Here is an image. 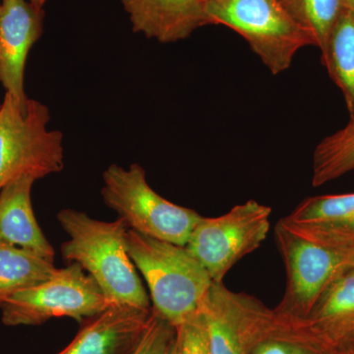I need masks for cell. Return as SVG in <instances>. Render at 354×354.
Returning a JSON list of instances; mask_svg holds the SVG:
<instances>
[{
    "label": "cell",
    "instance_id": "obj_19",
    "mask_svg": "<svg viewBox=\"0 0 354 354\" xmlns=\"http://www.w3.org/2000/svg\"><path fill=\"white\" fill-rule=\"evenodd\" d=\"M291 18L311 35L317 48H325L330 32L346 10L342 0H281Z\"/></svg>",
    "mask_w": 354,
    "mask_h": 354
},
{
    "label": "cell",
    "instance_id": "obj_1",
    "mask_svg": "<svg viewBox=\"0 0 354 354\" xmlns=\"http://www.w3.org/2000/svg\"><path fill=\"white\" fill-rule=\"evenodd\" d=\"M57 218L69 236L60 246L67 265L80 266L99 286L109 304L151 308L150 297L128 254L129 228L120 218L95 220L73 209H62Z\"/></svg>",
    "mask_w": 354,
    "mask_h": 354
},
{
    "label": "cell",
    "instance_id": "obj_9",
    "mask_svg": "<svg viewBox=\"0 0 354 354\" xmlns=\"http://www.w3.org/2000/svg\"><path fill=\"white\" fill-rule=\"evenodd\" d=\"M209 354H250L277 322L276 312L257 298L214 283L202 305Z\"/></svg>",
    "mask_w": 354,
    "mask_h": 354
},
{
    "label": "cell",
    "instance_id": "obj_6",
    "mask_svg": "<svg viewBox=\"0 0 354 354\" xmlns=\"http://www.w3.org/2000/svg\"><path fill=\"white\" fill-rule=\"evenodd\" d=\"M94 279L76 263L60 268L39 285L16 291L0 302L2 323L38 326L68 317L83 322L111 306Z\"/></svg>",
    "mask_w": 354,
    "mask_h": 354
},
{
    "label": "cell",
    "instance_id": "obj_25",
    "mask_svg": "<svg viewBox=\"0 0 354 354\" xmlns=\"http://www.w3.org/2000/svg\"><path fill=\"white\" fill-rule=\"evenodd\" d=\"M169 354H177L176 339V342H174V346H172L171 351H169Z\"/></svg>",
    "mask_w": 354,
    "mask_h": 354
},
{
    "label": "cell",
    "instance_id": "obj_16",
    "mask_svg": "<svg viewBox=\"0 0 354 354\" xmlns=\"http://www.w3.org/2000/svg\"><path fill=\"white\" fill-rule=\"evenodd\" d=\"M322 53V64L342 92L354 120V14L344 10L330 32Z\"/></svg>",
    "mask_w": 354,
    "mask_h": 354
},
{
    "label": "cell",
    "instance_id": "obj_17",
    "mask_svg": "<svg viewBox=\"0 0 354 354\" xmlns=\"http://www.w3.org/2000/svg\"><path fill=\"white\" fill-rule=\"evenodd\" d=\"M55 262L0 242V302L16 291L39 285L57 272Z\"/></svg>",
    "mask_w": 354,
    "mask_h": 354
},
{
    "label": "cell",
    "instance_id": "obj_20",
    "mask_svg": "<svg viewBox=\"0 0 354 354\" xmlns=\"http://www.w3.org/2000/svg\"><path fill=\"white\" fill-rule=\"evenodd\" d=\"M176 334V328L152 308L145 330L131 354H169Z\"/></svg>",
    "mask_w": 354,
    "mask_h": 354
},
{
    "label": "cell",
    "instance_id": "obj_29",
    "mask_svg": "<svg viewBox=\"0 0 354 354\" xmlns=\"http://www.w3.org/2000/svg\"><path fill=\"white\" fill-rule=\"evenodd\" d=\"M0 6H1V0H0Z\"/></svg>",
    "mask_w": 354,
    "mask_h": 354
},
{
    "label": "cell",
    "instance_id": "obj_28",
    "mask_svg": "<svg viewBox=\"0 0 354 354\" xmlns=\"http://www.w3.org/2000/svg\"><path fill=\"white\" fill-rule=\"evenodd\" d=\"M0 109H1V104H0Z\"/></svg>",
    "mask_w": 354,
    "mask_h": 354
},
{
    "label": "cell",
    "instance_id": "obj_2",
    "mask_svg": "<svg viewBox=\"0 0 354 354\" xmlns=\"http://www.w3.org/2000/svg\"><path fill=\"white\" fill-rule=\"evenodd\" d=\"M128 254L150 290L152 308L178 328L202 308L213 281L185 246L128 230Z\"/></svg>",
    "mask_w": 354,
    "mask_h": 354
},
{
    "label": "cell",
    "instance_id": "obj_7",
    "mask_svg": "<svg viewBox=\"0 0 354 354\" xmlns=\"http://www.w3.org/2000/svg\"><path fill=\"white\" fill-rule=\"evenodd\" d=\"M271 215L269 206L248 200L220 216H202L185 247L213 283H223L239 261L262 245L271 227Z\"/></svg>",
    "mask_w": 354,
    "mask_h": 354
},
{
    "label": "cell",
    "instance_id": "obj_21",
    "mask_svg": "<svg viewBox=\"0 0 354 354\" xmlns=\"http://www.w3.org/2000/svg\"><path fill=\"white\" fill-rule=\"evenodd\" d=\"M177 354H209L206 320L202 308L176 328Z\"/></svg>",
    "mask_w": 354,
    "mask_h": 354
},
{
    "label": "cell",
    "instance_id": "obj_26",
    "mask_svg": "<svg viewBox=\"0 0 354 354\" xmlns=\"http://www.w3.org/2000/svg\"><path fill=\"white\" fill-rule=\"evenodd\" d=\"M351 266L354 267V253H353V255H351Z\"/></svg>",
    "mask_w": 354,
    "mask_h": 354
},
{
    "label": "cell",
    "instance_id": "obj_4",
    "mask_svg": "<svg viewBox=\"0 0 354 354\" xmlns=\"http://www.w3.org/2000/svg\"><path fill=\"white\" fill-rule=\"evenodd\" d=\"M205 10L209 25L225 26L241 35L272 75L290 68L301 48L316 46L281 0H209Z\"/></svg>",
    "mask_w": 354,
    "mask_h": 354
},
{
    "label": "cell",
    "instance_id": "obj_13",
    "mask_svg": "<svg viewBox=\"0 0 354 354\" xmlns=\"http://www.w3.org/2000/svg\"><path fill=\"white\" fill-rule=\"evenodd\" d=\"M133 31L162 44L189 38L209 25L203 0H121Z\"/></svg>",
    "mask_w": 354,
    "mask_h": 354
},
{
    "label": "cell",
    "instance_id": "obj_5",
    "mask_svg": "<svg viewBox=\"0 0 354 354\" xmlns=\"http://www.w3.org/2000/svg\"><path fill=\"white\" fill-rule=\"evenodd\" d=\"M102 197L129 230L185 246L201 215L160 196L149 185L142 165H111L102 174Z\"/></svg>",
    "mask_w": 354,
    "mask_h": 354
},
{
    "label": "cell",
    "instance_id": "obj_15",
    "mask_svg": "<svg viewBox=\"0 0 354 354\" xmlns=\"http://www.w3.org/2000/svg\"><path fill=\"white\" fill-rule=\"evenodd\" d=\"M306 329L326 344L339 348L354 335V267L349 266L301 321Z\"/></svg>",
    "mask_w": 354,
    "mask_h": 354
},
{
    "label": "cell",
    "instance_id": "obj_23",
    "mask_svg": "<svg viewBox=\"0 0 354 354\" xmlns=\"http://www.w3.org/2000/svg\"><path fill=\"white\" fill-rule=\"evenodd\" d=\"M344 8L349 12L354 14V0H342Z\"/></svg>",
    "mask_w": 354,
    "mask_h": 354
},
{
    "label": "cell",
    "instance_id": "obj_10",
    "mask_svg": "<svg viewBox=\"0 0 354 354\" xmlns=\"http://www.w3.org/2000/svg\"><path fill=\"white\" fill-rule=\"evenodd\" d=\"M44 11L27 0H1L0 83L7 94L25 106V66L32 46L43 34Z\"/></svg>",
    "mask_w": 354,
    "mask_h": 354
},
{
    "label": "cell",
    "instance_id": "obj_12",
    "mask_svg": "<svg viewBox=\"0 0 354 354\" xmlns=\"http://www.w3.org/2000/svg\"><path fill=\"white\" fill-rule=\"evenodd\" d=\"M152 307L111 305L85 320L68 346L57 354H131L150 319Z\"/></svg>",
    "mask_w": 354,
    "mask_h": 354
},
{
    "label": "cell",
    "instance_id": "obj_18",
    "mask_svg": "<svg viewBox=\"0 0 354 354\" xmlns=\"http://www.w3.org/2000/svg\"><path fill=\"white\" fill-rule=\"evenodd\" d=\"M312 169L315 187L354 171V120L316 146Z\"/></svg>",
    "mask_w": 354,
    "mask_h": 354
},
{
    "label": "cell",
    "instance_id": "obj_3",
    "mask_svg": "<svg viewBox=\"0 0 354 354\" xmlns=\"http://www.w3.org/2000/svg\"><path fill=\"white\" fill-rule=\"evenodd\" d=\"M50 111L36 100L25 106L4 95L0 109V190L22 176L39 180L64 167V134L48 129Z\"/></svg>",
    "mask_w": 354,
    "mask_h": 354
},
{
    "label": "cell",
    "instance_id": "obj_14",
    "mask_svg": "<svg viewBox=\"0 0 354 354\" xmlns=\"http://www.w3.org/2000/svg\"><path fill=\"white\" fill-rule=\"evenodd\" d=\"M36 179L22 176L0 190V242L20 247L55 262V251L41 230L32 206Z\"/></svg>",
    "mask_w": 354,
    "mask_h": 354
},
{
    "label": "cell",
    "instance_id": "obj_8",
    "mask_svg": "<svg viewBox=\"0 0 354 354\" xmlns=\"http://www.w3.org/2000/svg\"><path fill=\"white\" fill-rule=\"evenodd\" d=\"M274 239L286 272L285 295L274 311L285 318L304 321L330 283L351 266L353 253L314 243L279 221Z\"/></svg>",
    "mask_w": 354,
    "mask_h": 354
},
{
    "label": "cell",
    "instance_id": "obj_27",
    "mask_svg": "<svg viewBox=\"0 0 354 354\" xmlns=\"http://www.w3.org/2000/svg\"><path fill=\"white\" fill-rule=\"evenodd\" d=\"M203 1L207 2V1H209V0H203Z\"/></svg>",
    "mask_w": 354,
    "mask_h": 354
},
{
    "label": "cell",
    "instance_id": "obj_22",
    "mask_svg": "<svg viewBox=\"0 0 354 354\" xmlns=\"http://www.w3.org/2000/svg\"><path fill=\"white\" fill-rule=\"evenodd\" d=\"M335 351L337 354H354V335L339 348L335 349Z\"/></svg>",
    "mask_w": 354,
    "mask_h": 354
},
{
    "label": "cell",
    "instance_id": "obj_11",
    "mask_svg": "<svg viewBox=\"0 0 354 354\" xmlns=\"http://www.w3.org/2000/svg\"><path fill=\"white\" fill-rule=\"evenodd\" d=\"M279 223L319 245L354 253V193L306 198Z\"/></svg>",
    "mask_w": 354,
    "mask_h": 354
},
{
    "label": "cell",
    "instance_id": "obj_24",
    "mask_svg": "<svg viewBox=\"0 0 354 354\" xmlns=\"http://www.w3.org/2000/svg\"><path fill=\"white\" fill-rule=\"evenodd\" d=\"M31 3L34 4V6L39 7H44V3H46V0H29Z\"/></svg>",
    "mask_w": 354,
    "mask_h": 354
}]
</instances>
